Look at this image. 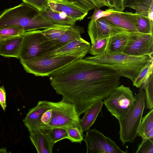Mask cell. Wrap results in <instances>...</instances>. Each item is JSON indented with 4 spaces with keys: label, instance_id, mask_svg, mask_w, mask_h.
<instances>
[{
    "label": "cell",
    "instance_id": "ffe728a7",
    "mask_svg": "<svg viewBox=\"0 0 153 153\" xmlns=\"http://www.w3.org/2000/svg\"><path fill=\"white\" fill-rule=\"evenodd\" d=\"M39 12L44 18L55 25L73 26L76 22L70 18L64 13L53 10L48 4L43 10Z\"/></svg>",
    "mask_w": 153,
    "mask_h": 153
},
{
    "label": "cell",
    "instance_id": "484cf974",
    "mask_svg": "<svg viewBox=\"0 0 153 153\" xmlns=\"http://www.w3.org/2000/svg\"><path fill=\"white\" fill-rule=\"evenodd\" d=\"M137 30L140 33L153 34V21L147 17L137 15Z\"/></svg>",
    "mask_w": 153,
    "mask_h": 153
},
{
    "label": "cell",
    "instance_id": "52a82bcc",
    "mask_svg": "<svg viewBox=\"0 0 153 153\" xmlns=\"http://www.w3.org/2000/svg\"><path fill=\"white\" fill-rule=\"evenodd\" d=\"M136 100L130 88L122 85L116 88L103 102L111 115L118 120L125 115Z\"/></svg>",
    "mask_w": 153,
    "mask_h": 153
},
{
    "label": "cell",
    "instance_id": "9a60e30c",
    "mask_svg": "<svg viewBox=\"0 0 153 153\" xmlns=\"http://www.w3.org/2000/svg\"><path fill=\"white\" fill-rule=\"evenodd\" d=\"M51 108L49 101L42 100L39 101L35 107L29 110L23 120L29 132L40 129V118L45 111Z\"/></svg>",
    "mask_w": 153,
    "mask_h": 153
},
{
    "label": "cell",
    "instance_id": "7402d4cb",
    "mask_svg": "<svg viewBox=\"0 0 153 153\" xmlns=\"http://www.w3.org/2000/svg\"><path fill=\"white\" fill-rule=\"evenodd\" d=\"M112 36L96 39L91 45L88 53L94 56L108 55L111 47Z\"/></svg>",
    "mask_w": 153,
    "mask_h": 153
},
{
    "label": "cell",
    "instance_id": "83f0119b",
    "mask_svg": "<svg viewBox=\"0 0 153 153\" xmlns=\"http://www.w3.org/2000/svg\"><path fill=\"white\" fill-rule=\"evenodd\" d=\"M25 32L20 27L13 26L0 29V38L8 39L22 35Z\"/></svg>",
    "mask_w": 153,
    "mask_h": 153
},
{
    "label": "cell",
    "instance_id": "d4e9b609",
    "mask_svg": "<svg viewBox=\"0 0 153 153\" xmlns=\"http://www.w3.org/2000/svg\"><path fill=\"white\" fill-rule=\"evenodd\" d=\"M152 130H153V109L142 117L138 130V136L141 137Z\"/></svg>",
    "mask_w": 153,
    "mask_h": 153
},
{
    "label": "cell",
    "instance_id": "3957f363",
    "mask_svg": "<svg viewBox=\"0 0 153 153\" xmlns=\"http://www.w3.org/2000/svg\"><path fill=\"white\" fill-rule=\"evenodd\" d=\"M85 59L111 66L120 77L127 78L132 82L141 70L153 61V56L148 55L137 56L124 53L106 56H90Z\"/></svg>",
    "mask_w": 153,
    "mask_h": 153
},
{
    "label": "cell",
    "instance_id": "f1b7e54d",
    "mask_svg": "<svg viewBox=\"0 0 153 153\" xmlns=\"http://www.w3.org/2000/svg\"><path fill=\"white\" fill-rule=\"evenodd\" d=\"M51 142L54 144L62 139H68V136L65 129L60 128L45 129Z\"/></svg>",
    "mask_w": 153,
    "mask_h": 153
},
{
    "label": "cell",
    "instance_id": "6da1fadb",
    "mask_svg": "<svg viewBox=\"0 0 153 153\" xmlns=\"http://www.w3.org/2000/svg\"><path fill=\"white\" fill-rule=\"evenodd\" d=\"M49 76L56 93L62 95V100L74 105L79 116L120 84V76L112 66L83 58Z\"/></svg>",
    "mask_w": 153,
    "mask_h": 153
},
{
    "label": "cell",
    "instance_id": "4dcf8cb0",
    "mask_svg": "<svg viewBox=\"0 0 153 153\" xmlns=\"http://www.w3.org/2000/svg\"><path fill=\"white\" fill-rule=\"evenodd\" d=\"M129 7L134 9L136 10V14L148 18L149 13L153 12V4L150 7L143 3L137 4Z\"/></svg>",
    "mask_w": 153,
    "mask_h": 153
},
{
    "label": "cell",
    "instance_id": "5b68a950",
    "mask_svg": "<svg viewBox=\"0 0 153 153\" xmlns=\"http://www.w3.org/2000/svg\"><path fill=\"white\" fill-rule=\"evenodd\" d=\"M85 56L78 54L55 57L41 56L27 60H20V62L27 73L43 77L49 76L53 72Z\"/></svg>",
    "mask_w": 153,
    "mask_h": 153
},
{
    "label": "cell",
    "instance_id": "30bf717a",
    "mask_svg": "<svg viewBox=\"0 0 153 153\" xmlns=\"http://www.w3.org/2000/svg\"><path fill=\"white\" fill-rule=\"evenodd\" d=\"M123 53L137 56H153V34L130 32Z\"/></svg>",
    "mask_w": 153,
    "mask_h": 153
},
{
    "label": "cell",
    "instance_id": "603a6c76",
    "mask_svg": "<svg viewBox=\"0 0 153 153\" xmlns=\"http://www.w3.org/2000/svg\"><path fill=\"white\" fill-rule=\"evenodd\" d=\"M140 88V90L143 89L145 91L146 107L150 110L153 109V73L146 79Z\"/></svg>",
    "mask_w": 153,
    "mask_h": 153
},
{
    "label": "cell",
    "instance_id": "7a4b0ae2",
    "mask_svg": "<svg viewBox=\"0 0 153 153\" xmlns=\"http://www.w3.org/2000/svg\"><path fill=\"white\" fill-rule=\"evenodd\" d=\"M56 25L44 18L37 10L23 2L6 9L0 15V29L16 26L23 28L26 32L42 30Z\"/></svg>",
    "mask_w": 153,
    "mask_h": 153
},
{
    "label": "cell",
    "instance_id": "d6986e66",
    "mask_svg": "<svg viewBox=\"0 0 153 153\" xmlns=\"http://www.w3.org/2000/svg\"><path fill=\"white\" fill-rule=\"evenodd\" d=\"M104 102L98 101L91 106L85 112L84 115L80 120L81 129L83 132L90 129L94 123L101 110Z\"/></svg>",
    "mask_w": 153,
    "mask_h": 153
},
{
    "label": "cell",
    "instance_id": "836d02e7",
    "mask_svg": "<svg viewBox=\"0 0 153 153\" xmlns=\"http://www.w3.org/2000/svg\"><path fill=\"white\" fill-rule=\"evenodd\" d=\"M23 2L37 10L39 11L43 10L48 5V0H22Z\"/></svg>",
    "mask_w": 153,
    "mask_h": 153
},
{
    "label": "cell",
    "instance_id": "8fae6325",
    "mask_svg": "<svg viewBox=\"0 0 153 153\" xmlns=\"http://www.w3.org/2000/svg\"><path fill=\"white\" fill-rule=\"evenodd\" d=\"M48 3L53 10L64 13L76 21L83 20L89 11L84 6L75 1L48 0Z\"/></svg>",
    "mask_w": 153,
    "mask_h": 153
},
{
    "label": "cell",
    "instance_id": "4fadbf2b",
    "mask_svg": "<svg viewBox=\"0 0 153 153\" xmlns=\"http://www.w3.org/2000/svg\"><path fill=\"white\" fill-rule=\"evenodd\" d=\"M101 18L108 23L128 31L137 32V15L135 13L123 12L114 9L112 14Z\"/></svg>",
    "mask_w": 153,
    "mask_h": 153
},
{
    "label": "cell",
    "instance_id": "ba28073f",
    "mask_svg": "<svg viewBox=\"0 0 153 153\" xmlns=\"http://www.w3.org/2000/svg\"><path fill=\"white\" fill-rule=\"evenodd\" d=\"M19 60H27L41 56L52 47L51 43L41 30L25 32Z\"/></svg>",
    "mask_w": 153,
    "mask_h": 153
},
{
    "label": "cell",
    "instance_id": "d6a6232c",
    "mask_svg": "<svg viewBox=\"0 0 153 153\" xmlns=\"http://www.w3.org/2000/svg\"><path fill=\"white\" fill-rule=\"evenodd\" d=\"M114 9L110 8L103 11L96 7L95 6L94 12L91 16L88 17V19H91V20H96L104 17L107 16L112 14Z\"/></svg>",
    "mask_w": 153,
    "mask_h": 153
},
{
    "label": "cell",
    "instance_id": "7c38bea8",
    "mask_svg": "<svg viewBox=\"0 0 153 153\" xmlns=\"http://www.w3.org/2000/svg\"><path fill=\"white\" fill-rule=\"evenodd\" d=\"M87 31L91 44L97 39L113 36L128 31L108 23L101 18L96 20H91L88 24Z\"/></svg>",
    "mask_w": 153,
    "mask_h": 153
},
{
    "label": "cell",
    "instance_id": "8992f818",
    "mask_svg": "<svg viewBox=\"0 0 153 153\" xmlns=\"http://www.w3.org/2000/svg\"><path fill=\"white\" fill-rule=\"evenodd\" d=\"M49 102L52 119L45 129L60 128L66 129L74 126L81 128L80 116L74 105L62 100L57 102Z\"/></svg>",
    "mask_w": 153,
    "mask_h": 153
},
{
    "label": "cell",
    "instance_id": "f546056e",
    "mask_svg": "<svg viewBox=\"0 0 153 153\" xmlns=\"http://www.w3.org/2000/svg\"><path fill=\"white\" fill-rule=\"evenodd\" d=\"M68 139L72 143H79L81 144L83 140V132L81 128L76 126L69 127L66 129Z\"/></svg>",
    "mask_w": 153,
    "mask_h": 153
},
{
    "label": "cell",
    "instance_id": "9c48e42d",
    "mask_svg": "<svg viewBox=\"0 0 153 153\" xmlns=\"http://www.w3.org/2000/svg\"><path fill=\"white\" fill-rule=\"evenodd\" d=\"M83 140L86 144L87 153H126L109 137L95 128L87 131Z\"/></svg>",
    "mask_w": 153,
    "mask_h": 153
},
{
    "label": "cell",
    "instance_id": "e575fe53",
    "mask_svg": "<svg viewBox=\"0 0 153 153\" xmlns=\"http://www.w3.org/2000/svg\"><path fill=\"white\" fill-rule=\"evenodd\" d=\"M52 119V112L51 108L45 111L41 117L40 129H45L51 122Z\"/></svg>",
    "mask_w": 153,
    "mask_h": 153
},
{
    "label": "cell",
    "instance_id": "2e32d148",
    "mask_svg": "<svg viewBox=\"0 0 153 153\" xmlns=\"http://www.w3.org/2000/svg\"><path fill=\"white\" fill-rule=\"evenodd\" d=\"M32 144L38 153H52L54 144L51 141L45 129L29 131Z\"/></svg>",
    "mask_w": 153,
    "mask_h": 153
},
{
    "label": "cell",
    "instance_id": "ac0fdd59",
    "mask_svg": "<svg viewBox=\"0 0 153 153\" xmlns=\"http://www.w3.org/2000/svg\"><path fill=\"white\" fill-rule=\"evenodd\" d=\"M84 32L83 28L74 25L71 26L59 38L56 39L50 40L52 47L49 51L59 48L71 42L81 38V34Z\"/></svg>",
    "mask_w": 153,
    "mask_h": 153
},
{
    "label": "cell",
    "instance_id": "ab89813d",
    "mask_svg": "<svg viewBox=\"0 0 153 153\" xmlns=\"http://www.w3.org/2000/svg\"><path fill=\"white\" fill-rule=\"evenodd\" d=\"M8 39L9 38L4 39L0 38V47L2 46L5 43L6 40Z\"/></svg>",
    "mask_w": 153,
    "mask_h": 153
},
{
    "label": "cell",
    "instance_id": "74e56055",
    "mask_svg": "<svg viewBox=\"0 0 153 153\" xmlns=\"http://www.w3.org/2000/svg\"><path fill=\"white\" fill-rule=\"evenodd\" d=\"M0 105L5 111L7 107L6 93L3 85L0 87Z\"/></svg>",
    "mask_w": 153,
    "mask_h": 153
},
{
    "label": "cell",
    "instance_id": "5bb4252c",
    "mask_svg": "<svg viewBox=\"0 0 153 153\" xmlns=\"http://www.w3.org/2000/svg\"><path fill=\"white\" fill-rule=\"evenodd\" d=\"M91 45L88 42L81 37L60 47L47 52L40 56H59L78 54L86 55L88 53Z\"/></svg>",
    "mask_w": 153,
    "mask_h": 153
},
{
    "label": "cell",
    "instance_id": "1f68e13d",
    "mask_svg": "<svg viewBox=\"0 0 153 153\" xmlns=\"http://www.w3.org/2000/svg\"><path fill=\"white\" fill-rule=\"evenodd\" d=\"M136 153H153V141L149 139H142L138 145Z\"/></svg>",
    "mask_w": 153,
    "mask_h": 153
},
{
    "label": "cell",
    "instance_id": "f35d334b",
    "mask_svg": "<svg viewBox=\"0 0 153 153\" xmlns=\"http://www.w3.org/2000/svg\"><path fill=\"white\" fill-rule=\"evenodd\" d=\"M141 137L142 139H149L153 141V130L145 134Z\"/></svg>",
    "mask_w": 153,
    "mask_h": 153
},
{
    "label": "cell",
    "instance_id": "4316f807",
    "mask_svg": "<svg viewBox=\"0 0 153 153\" xmlns=\"http://www.w3.org/2000/svg\"><path fill=\"white\" fill-rule=\"evenodd\" d=\"M153 61L143 68L132 82L134 86L140 88L146 79L153 73Z\"/></svg>",
    "mask_w": 153,
    "mask_h": 153
},
{
    "label": "cell",
    "instance_id": "d590c367",
    "mask_svg": "<svg viewBox=\"0 0 153 153\" xmlns=\"http://www.w3.org/2000/svg\"><path fill=\"white\" fill-rule=\"evenodd\" d=\"M110 8L119 11H123L125 9L124 0H108Z\"/></svg>",
    "mask_w": 153,
    "mask_h": 153
},
{
    "label": "cell",
    "instance_id": "60d3db41",
    "mask_svg": "<svg viewBox=\"0 0 153 153\" xmlns=\"http://www.w3.org/2000/svg\"><path fill=\"white\" fill-rule=\"evenodd\" d=\"M69 0V1H78L79 0Z\"/></svg>",
    "mask_w": 153,
    "mask_h": 153
},
{
    "label": "cell",
    "instance_id": "277c9868",
    "mask_svg": "<svg viewBox=\"0 0 153 153\" xmlns=\"http://www.w3.org/2000/svg\"><path fill=\"white\" fill-rule=\"evenodd\" d=\"M136 101L125 115L119 120L120 139L123 145L133 143L138 136V129L145 107L146 94L142 89L135 96Z\"/></svg>",
    "mask_w": 153,
    "mask_h": 153
},
{
    "label": "cell",
    "instance_id": "44dd1931",
    "mask_svg": "<svg viewBox=\"0 0 153 153\" xmlns=\"http://www.w3.org/2000/svg\"><path fill=\"white\" fill-rule=\"evenodd\" d=\"M130 32L125 31L112 37L108 55L123 53L127 46Z\"/></svg>",
    "mask_w": 153,
    "mask_h": 153
},
{
    "label": "cell",
    "instance_id": "8d00e7d4",
    "mask_svg": "<svg viewBox=\"0 0 153 153\" xmlns=\"http://www.w3.org/2000/svg\"><path fill=\"white\" fill-rule=\"evenodd\" d=\"M138 3H143L150 7L153 4V0H124V7H129Z\"/></svg>",
    "mask_w": 153,
    "mask_h": 153
},
{
    "label": "cell",
    "instance_id": "cb8c5ba5",
    "mask_svg": "<svg viewBox=\"0 0 153 153\" xmlns=\"http://www.w3.org/2000/svg\"><path fill=\"white\" fill-rule=\"evenodd\" d=\"M71 26L56 25L42 30L43 34L50 40L56 39L61 36Z\"/></svg>",
    "mask_w": 153,
    "mask_h": 153
},
{
    "label": "cell",
    "instance_id": "e0dca14e",
    "mask_svg": "<svg viewBox=\"0 0 153 153\" xmlns=\"http://www.w3.org/2000/svg\"><path fill=\"white\" fill-rule=\"evenodd\" d=\"M23 39L22 34L7 39L0 47V55L19 59Z\"/></svg>",
    "mask_w": 153,
    "mask_h": 153
}]
</instances>
